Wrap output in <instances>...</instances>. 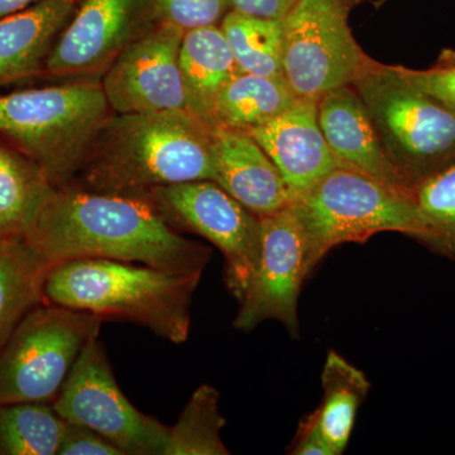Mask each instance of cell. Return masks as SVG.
<instances>
[{"instance_id": "8992f818", "label": "cell", "mask_w": 455, "mask_h": 455, "mask_svg": "<svg viewBox=\"0 0 455 455\" xmlns=\"http://www.w3.org/2000/svg\"><path fill=\"white\" fill-rule=\"evenodd\" d=\"M352 85L412 190L455 163V113L415 85L401 66L373 61Z\"/></svg>"}, {"instance_id": "9a60e30c", "label": "cell", "mask_w": 455, "mask_h": 455, "mask_svg": "<svg viewBox=\"0 0 455 455\" xmlns=\"http://www.w3.org/2000/svg\"><path fill=\"white\" fill-rule=\"evenodd\" d=\"M317 118L326 142L341 166L359 171L397 190L415 194L392 163L352 84L331 90L319 98Z\"/></svg>"}, {"instance_id": "5b68a950", "label": "cell", "mask_w": 455, "mask_h": 455, "mask_svg": "<svg viewBox=\"0 0 455 455\" xmlns=\"http://www.w3.org/2000/svg\"><path fill=\"white\" fill-rule=\"evenodd\" d=\"M290 206L307 236L310 272L343 243H364L382 232L403 233L416 241L425 235L415 194L349 167H335Z\"/></svg>"}, {"instance_id": "4316f807", "label": "cell", "mask_w": 455, "mask_h": 455, "mask_svg": "<svg viewBox=\"0 0 455 455\" xmlns=\"http://www.w3.org/2000/svg\"><path fill=\"white\" fill-rule=\"evenodd\" d=\"M230 11V0H154L156 23L178 27L184 32L220 26Z\"/></svg>"}, {"instance_id": "f546056e", "label": "cell", "mask_w": 455, "mask_h": 455, "mask_svg": "<svg viewBox=\"0 0 455 455\" xmlns=\"http://www.w3.org/2000/svg\"><path fill=\"white\" fill-rule=\"evenodd\" d=\"M291 454L295 455H335L324 435L320 431L314 412L301 419L299 430L293 439Z\"/></svg>"}, {"instance_id": "d6a6232c", "label": "cell", "mask_w": 455, "mask_h": 455, "mask_svg": "<svg viewBox=\"0 0 455 455\" xmlns=\"http://www.w3.org/2000/svg\"><path fill=\"white\" fill-rule=\"evenodd\" d=\"M0 238H2V236H0Z\"/></svg>"}, {"instance_id": "8fae6325", "label": "cell", "mask_w": 455, "mask_h": 455, "mask_svg": "<svg viewBox=\"0 0 455 455\" xmlns=\"http://www.w3.org/2000/svg\"><path fill=\"white\" fill-rule=\"evenodd\" d=\"M155 25L154 0H79L51 50L44 75L101 77L125 47Z\"/></svg>"}, {"instance_id": "ffe728a7", "label": "cell", "mask_w": 455, "mask_h": 455, "mask_svg": "<svg viewBox=\"0 0 455 455\" xmlns=\"http://www.w3.org/2000/svg\"><path fill=\"white\" fill-rule=\"evenodd\" d=\"M299 99L283 76L239 73L218 95L209 123L247 132L286 112Z\"/></svg>"}, {"instance_id": "cb8c5ba5", "label": "cell", "mask_w": 455, "mask_h": 455, "mask_svg": "<svg viewBox=\"0 0 455 455\" xmlns=\"http://www.w3.org/2000/svg\"><path fill=\"white\" fill-rule=\"evenodd\" d=\"M68 423L50 403L0 406V454H59Z\"/></svg>"}, {"instance_id": "83f0119b", "label": "cell", "mask_w": 455, "mask_h": 455, "mask_svg": "<svg viewBox=\"0 0 455 455\" xmlns=\"http://www.w3.org/2000/svg\"><path fill=\"white\" fill-rule=\"evenodd\" d=\"M401 68L415 85L455 113V50H443L434 65L425 70H412L403 66Z\"/></svg>"}, {"instance_id": "e0dca14e", "label": "cell", "mask_w": 455, "mask_h": 455, "mask_svg": "<svg viewBox=\"0 0 455 455\" xmlns=\"http://www.w3.org/2000/svg\"><path fill=\"white\" fill-rule=\"evenodd\" d=\"M79 0H40L0 18V88L44 75L51 50Z\"/></svg>"}, {"instance_id": "277c9868", "label": "cell", "mask_w": 455, "mask_h": 455, "mask_svg": "<svg viewBox=\"0 0 455 455\" xmlns=\"http://www.w3.org/2000/svg\"><path fill=\"white\" fill-rule=\"evenodd\" d=\"M100 77L0 92V140L31 158L55 188L76 179L112 114Z\"/></svg>"}, {"instance_id": "d6986e66", "label": "cell", "mask_w": 455, "mask_h": 455, "mask_svg": "<svg viewBox=\"0 0 455 455\" xmlns=\"http://www.w3.org/2000/svg\"><path fill=\"white\" fill-rule=\"evenodd\" d=\"M51 268L25 236L0 238V353L20 320L46 304L44 281Z\"/></svg>"}, {"instance_id": "30bf717a", "label": "cell", "mask_w": 455, "mask_h": 455, "mask_svg": "<svg viewBox=\"0 0 455 455\" xmlns=\"http://www.w3.org/2000/svg\"><path fill=\"white\" fill-rule=\"evenodd\" d=\"M52 406L66 423L95 431L124 455L164 454L170 427L132 405L99 337L84 347Z\"/></svg>"}, {"instance_id": "7402d4cb", "label": "cell", "mask_w": 455, "mask_h": 455, "mask_svg": "<svg viewBox=\"0 0 455 455\" xmlns=\"http://www.w3.org/2000/svg\"><path fill=\"white\" fill-rule=\"evenodd\" d=\"M322 386L324 397L314 414L326 442L335 455H339L348 445L355 416L366 400L371 383L366 374L339 353L329 350L323 367Z\"/></svg>"}, {"instance_id": "52a82bcc", "label": "cell", "mask_w": 455, "mask_h": 455, "mask_svg": "<svg viewBox=\"0 0 455 455\" xmlns=\"http://www.w3.org/2000/svg\"><path fill=\"white\" fill-rule=\"evenodd\" d=\"M101 323L50 302L29 311L0 353V406L52 403L84 347L99 337Z\"/></svg>"}, {"instance_id": "44dd1931", "label": "cell", "mask_w": 455, "mask_h": 455, "mask_svg": "<svg viewBox=\"0 0 455 455\" xmlns=\"http://www.w3.org/2000/svg\"><path fill=\"white\" fill-rule=\"evenodd\" d=\"M31 158L0 140V236L25 235L55 190Z\"/></svg>"}, {"instance_id": "9c48e42d", "label": "cell", "mask_w": 455, "mask_h": 455, "mask_svg": "<svg viewBox=\"0 0 455 455\" xmlns=\"http://www.w3.org/2000/svg\"><path fill=\"white\" fill-rule=\"evenodd\" d=\"M142 196L179 232L196 233L223 253L224 283L241 301L259 266L260 218L211 180L157 187Z\"/></svg>"}, {"instance_id": "484cf974", "label": "cell", "mask_w": 455, "mask_h": 455, "mask_svg": "<svg viewBox=\"0 0 455 455\" xmlns=\"http://www.w3.org/2000/svg\"><path fill=\"white\" fill-rule=\"evenodd\" d=\"M415 200L425 224L419 242L455 262V163L421 182Z\"/></svg>"}, {"instance_id": "2e32d148", "label": "cell", "mask_w": 455, "mask_h": 455, "mask_svg": "<svg viewBox=\"0 0 455 455\" xmlns=\"http://www.w3.org/2000/svg\"><path fill=\"white\" fill-rule=\"evenodd\" d=\"M212 158V181L257 217L291 204L276 166L247 132L214 127Z\"/></svg>"}, {"instance_id": "5bb4252c", "label": "cell", "mask_w": 455, "mask_h": 455, "mask_svg": "<svg viewBox=\"0 0 455 455\" xmlns=\"http://www.w3.org/2000/svg\"><path fill=\"white\" fill-rule=\"evenodd\" d=\"M317 100L300 98L276 118L247 131L276 166L291 202L341 166L320 128Z\"/></svg>"}, {"instance_id": "4fadbf2b", "label": "cell", "mask_w": 455, "mask_h": 455, "mask_svg": "<svg viewBox=\"0 0 455 455\" xmlns=\"http://www.w3.org/2000/svg\"><path fill=\"white\" fill-rule=\"evenodd\" d=\"M184 35L156 23L119 53L100 77L113 113L188 110L179 61Z\"/></svg>"}, {"instance_id": "7a4b0ae2", "label": "cell", "mask_w": 455, "mask_h": 455, "mask_svg": "<svg viewBox=\"0 0 455 455\" xmlns=\"http://www.w3.org/2000/svg\"><path fill=\"white\" fill-rule=\"evenodd\" d=\"M214 127L188 110L112 113L74 184L99 193L142 196L151 188L214 180Z\"/></svg>"}, {"instance_id": "d4e9b609", "label": "cell", "mask_w": 455, "mask_h": 455, "mask_svg": "<svg viewBox=\"0 0 455 455\" xmlns=\"http://www.w3.org/2000/svg\"><path fill=\"white\" fill-rule=\"evenodd\" d=\"M220 394L203 385L188 400L178 423L170 427L164 455H228L221 440L226 419L220 411Z\"/></svg>"}, {"instance_id": "7c38bea8", "label": "cell", "mask_w": 455, "mask_h": 455, "mask_svg": "<svg viewBox=\"0 0 455 455\" xmlns=\"http://www.w3.org/2000/svg\"><path fill=\"white\" fill-rule=\"evenodd\" d=\"M259 266L239 304L233 326L251 331L266 320H277L292 337L299 334L298 301L310 274L307 236L291 206L260 218Z\"/></svg>"}, {"instance_id": "ba28073f", "label": "cell", "mask_w": 455, "mask_h": 455, "mask_svg": "<svg viewBox=\"0 0 455 455\" xmlns=\"http://www.w3.org/2000/svg\"><path fill=\"white\" fill-rule=\"evenodd\" d=\"M355 3L298 0L283 18V77L296 97L322 98L372 65L349 27Z\"/></svg>"}, {"instance_id": "f1b7e54d", "label": "cell", "mask_w": 455, "mask_h": 455, "mask_svg": "<svg viewBox=\"0 0 455 455\" xmlns=\"http://www.w3.org/2000/svg\"><path fill=\"white\" fill-rule=\"evenodd\" d=\"M59 455H124L112 443L88 427L68 423Z\"/></svg>"}, {"instance_id": "6da1fadb", "label": "cell", "mask_w": 455, "mask_h": 455, "mask_svg": "<svg viewBox=\"0 0 455 455\" xmlns=\"http://www.w3.org/2000/svg\"><path fill=\"white\" fill-rule=\"evenodd\" d=\"M55 266L101 259L203 274L212 250L185 238L146 196L99 193L70 182L56 188L23 235Z\"/></svg>"}, {"instance_id": "3957f363", "label": "cell", "mask_w": 455, "mask_h": 455, "mask_svg": "<svg viewBox=\"0 0 455 455\" xmlns=\"http://www.w3.org/2000/svg\"><path fill=\"white\" fill-rule=\"evenodd\" d=\"M202 276L142 263L73 259L52 266L44 281V296L50 304L103 320H127L181 344L190 334L191 302Z\"/></svg>"}, {"instance_id": "603a6c76", "label": "cell", "mask_w": 455, "mask_h": 455, "mask_svg": "<svg viewBox=\"0 0 455 455\" xmlns=\"http://www.w3.org/2000/svg\"><path fill=\"white\" fill-rule=\"evenodd\" d=\"M242 73L283 76V20L230 11L220 23Z\"/></svg>"}, {"instance_id": "ac0fdd59", "label": "cell", "mask_w": 455, "mask_h": 455, "mask_svg": "<svg viewBox=\"0 0 455 455\" xmlns=\"http://www.w3.org/2000/svg\"><path fill=\"white\" fill-rule=\"evenodd\" d=\"M179 61L187 109L209 123L218 95L242 73L220 26L185 32Z\"/></svg>"}, {"instance_id": "4dcf8cb0", "label": "cell", "mask_w": 455, "mask_h": 455, "mask_svg": "<svg viewBox=\"0 0 455 455\" xmlns=\"http://www.w3.org/2000/svg\"><path fill=\"white\" fill-rule=\"evenodd\" d=\"M298 0H230L233 11L250 16L283 20Z\"/></svg>"}, {"instance_id": "1f68e13d", "label": "cell", "mask_w": 455, "mask_h": 455, "mask_svg": "<svg viewBox=\"0 0 455 455\" xmlns=\"http://www.w3.org/2000/svg\"><path fill=\"white\" fill-rule=\"evenodd\" d=\"M40 0H0V18L11 16L17 12L31 7Z\"/></svg>"}]
</instances>
